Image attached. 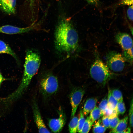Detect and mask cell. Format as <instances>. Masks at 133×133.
Listing matches in <instances>:
<instances>
[{"instance_id": "cell-12", "label": "cell", "mask_w": 133, "mask_h": 133, "mask_svg": "<svg viewBox=\"0 0 133 133\" xmlns=\"http://www.w3.org/2000/svg\"><path fill=\"white\" fill-rule=\"evenodd\" d=\"M97 99L95 98L88 99L85 102L82 112L84 116H86L96 107Z\"/></svg>"}, {"instance_id": "cell-30", "label": "cell", "mask_w": 133, "mask_h": 133, "mask_svg": "<svg viewBox=\"0 0 133 133\" xmlns=\"http://www.w3.org/2000/svg\"><path fill=\"white\" fill-rule=\"evenodd\" d=\"M112 110L108 106V107L105 111L103 115L109 117L112 113Z\"/></svg>"}, {"instance_id": "cell-10", "label": "cell", "mask_w": 133, "mask_h": 133, "mask_svg": "<svg viewBox=\"0 0 133 133\" xmlns=\"http://www.w3.org/2000/svg\"><path fill=\"white\" fill-rule=\"evenodd\" d=\"M33 28V26L20 28L7 25L0 27V33L8 34L21 33L29 32Z\"/></svg>"}, {"instance_id": "cell-22", "label": "cell", "mask_w": 133, "mask_h": 133, "mask_svg": "<svg viewBox=\"0 0 133 133\" xmlns=\"http://www.w3.org/2000/svg\"><path fill=\"white\" fill-rule=\"evenodd\" d=\"M112 94L118 102L123 101V97L121 92L119 90L115 89L111 90Z\"/></svg>"}, {"instance_id": "cell-3", "label": "cell", "mask_w": 133, "mask_h": 133, "mask_svg": "<svg viewBox=\"0 0 133 133\" xmlns=\"http://www.w3.org/2000/svg\"><path fill=\"white\" fill-rule=\"evenodd\" d=\"M90 73L93 79L104 85L113 76V74L106 65L99 59H96L92 65Z\"/></svg>"}, {"instance_id": "cell-17", "label": "cell", "mask_w": 133, "mask_h": 133, "mask_svg": "<svg viewBox=\"0 0 133 133\" xmlns=\"http://www.w3.org/2000/svg\"><path fill=\"white\" fill-rule=\"evenodd\" d=\"M101 116V114L100 111L99 107L96 106L90 112L89 116L93 122L99 119Z\"/></svg>"}, {"instance_id": "cell-2", "label": "cell", "mask_w": 133, "mask_h": 133, "mask_svg": "<svg viewBox=\"0 0 133 133\" xmlns=\"http://www.w3.org/2000/svg\"><path fill=\"white\" fill-rule=\"evenodd\" d=\"M41 62L40 56L36 52L31 50L26 54L24 71L21 83L17 89L6 97L4 101L7 104L13 103L20 98L28 86L33 77L37 72Z\"/></svg>"}, {"instance_id": "cell-15", "label": "cell", "mask_w": 133, "mask_h": 133, "mask_svg": "<svg viewBox=\"0 0 133 133\" xmlns=\"http://www.w3.org/2000/svg\"><path fill=\"white\" fill-rule=\"evenodd\" d=\"M71 118L68 125L69 132L76 133L77 132L79 118L77 116H74Z\"/></svg>"}, {"instance_id": "cell-27", "label": "cell", "mask_w": 133, "mask_h": 133, "mask_svg": "<svg viewBox=\"0 0 133 133\" xmlns=\"http://www.w3.org/2000/svg\"><path fill=\"white\" fill-rule=\"evenodd\" d=\"M101 122L104 126L106 128H109L110 124V119L109 117L105 115L103 116Z\"/></svg>"}, {"instance_id": "cell-25", "label": "cell", "mask_w": 133, "mask_h": 133, "mask_svg": "<svg viewBox=\"0 0 133 133\" xmlns=\"http://www.w3.org/2000/svg\"><path fill=\"white\" fill-rule=\"evenodd\" d=\"M118 116L109 118L110 124L109 128L112 130L115 128L120 121Z\"/></svg>"}, {"instance_id": "cell-34", "label": "cell", "mask_w": 133, "mask_h": 133, "mask_svg": "<svg viewBox=\"0 0 133 133\" xmlns=\"http://www.w3.org/2000/svg\"><path fill=\"white\" fill-rule=\"evenodd\" d=\"M29 2L30 6L32 7L35 1L36 0H28Z\"/></svg>"}, {"instance_id": "cell-5", "label": "cell", "mask_w": 133, "mask_h": 133, "mask_svg": "<svg viewBox=\"0 0 133 133\" xmlns=\"http://www.w3.org/2000/svg\"><path fill=\"white\" fill-rule=\"evenodd\" d=\"M40 87L42 92L45 96H49L52 95L58 90V80L53 75H48L41 79L40 83Z\"/></svg>"}, {"instance_id": "cell-20", "label": "cell", "mask_w": 133, "mask_h": 133, "mask_svg": "<svg viewBox=\"0 0 133 133\" xmlns=\"http://www.w3.org/2000/svg\"><path fill=\"white\" fill-rule=\"evenodd\" d=\"M94 122L91 120L89 116L85 120L82 129L81 133H88L90 130Z\"/></svg>"}, {"instance_id": "cell-26", "label": "cell", "mask_w": 133, "mask_h": 133, "mask_svg": "<svg viewBox=\"0 0 133 133\" xmlns=\"http://www.w3.org/2000/svg\"><path fill=\"white\" fill-rule=\"evenodd\" d=\"M129 123L131 127H133V99L131 100L129 111Z\"/></svg>"}, {"instance_id": "cell-31", "label": "cell", "mask_w": 133, "mask_h": 133, "mask_svg": "<svg viewBox=\"0 0 133 133\" xmlns=\"http://www.w3.org/2000/svg\"><path fill=\"white\" fill-rule=\"evenodd\" d=\"M10 79L6 78L3 77L0 71V87L1 86L2 83L4 81L9 80Z\"/></svg>"}, {"instance_id": "cell-14", "label": "cell", "mask_w": 133, "mask_h": 133, "mask_svg": "<svg viewBox=\"0 0 133 133\" xmlns=\"http://www.w3.org/2000/svg\"><path fill=\"white\" fill-rule=\"evenodd\" d=\"M128 121V116L120 120L115 128L112 130L110 133H122L127 128Z\"/></svg>"}, {"instance_id": "cell-21", "label": "cell", "mask_w": 133, "mask_h": 133, "mask_svg": "<svg viewBox=\"0 0 133 133\" xmlns=\"http://www.w3.org/2000/svg\"><path fill=\"white\" fill-rule=\"evenodd\" d=\"M84 116L82 110H81L80 112L79 118L78 119L77 132L81 133L82 129L86 120Z\"/></svg>"}, {"instance_id": "cell-8", "label": "cell", "mask_w": 133, "mask_h": 133, "mask_svg": "<svg viewBox=\"0 0 133 133\" xmlns=\"http://www.w3.org/2000/svg\"><path fill=\"white\" fill-rule=\"evenodd\" d=\"M32 108L34 121L39 133H50L42 117L38 105L35 100L33 101Z\"/></svg>"}, {"instance_id": "cell-19", "label": "cell", "mask_w": 133, "mask_h": 133, "mask_svg": "<svg viewBox=\"0 0 133 133\" xmlns=\"http://www.w3.org/2000/svg\"><path fill=\"white\" fill-rule=\"evenodd\" d=\"M126 61L132 64L133 62V47L124 50L122 55Z\"/></svg>"}, {"instance_id": "cell-32", "label": "cell", "mask_w": 133, "mask_h": 133, "mask_svg": "<svg viewBox=\"0 0 133 133\" xmlns=\"http://www.w3.org/2000/svg\"><path fill=\"white\" fill-rule=\"evenodd\" d=\"M89 3L93 4H97L98 1V0H86Z\"/></svg>"}, {"instance_id": "cell-16", "label": "cell", "mask_w": 133, "mask_h": 133, "mask_svg": "<svg viewBox=\"0 0 133 133\" xmlns=\"http://www.w3.org/2000/svg\"><path fill=\"white\" fill-rule=\"evenodd\" d=\"M107 99L108 107L112 110L116 109L118 101L112 96L110 89L109 90Z\"/></svg>"}, {"instance_id": "cell-4", "label": "cell", "mask_w": 133, "mask_h": 133, "mask_svg": "<svg viewBox=\"0 0 133 133\" xmlns=\"http://www.w3.org/2000/svg\"><path fill=\"white\" fill-rule=\"evenodd\" d=\"M106 65L110 70L115 72L123 70L126 61L122 55L115 51L109 52L106 57Z\"/></svg>"}, {"instance_id": "cell-6", "label": "cell", "mask_w": 133, "mask_h": 133, "mask_svg": "<svg viewBox=\"0 0 133 133\" xmlns=\"http://www.w3.org/2000/svg\"><path fill=\"white\" fill-rule=\"evenodd\" d=\"M85 92V90L83 88L80 87L74 88L71 91L70 95L71 107V118L74 116Z\"/></svg>"}, {"instance_id": "cell-33", "label": "cell", "mask_w": 133, "mask_h": 133, "mask_svg": "<svg viewBox=\"0 0 133 133\" xmlns=\"http://www.w3.org/2000/svg\"><path fill=\"white\" fill-rule=\"evenodd\" d=\"M131 132V129L130 128H127L123 131L122 133H130Z\"/></svg>"}, {"instance_id": "cell-11", "label": "cell", "mask_w": 133, "mask_h": 133, "mask_svg": "<svg viewBox=\"0 0 133 133\" xmlns=\"http://www.w3.org/2000/svg\"><path fill=\"white\" fill-rule=\"evenodd\" d=\"M17 0H0V8L8 14H14L16 11Z\"/></svg>"}, {"instance_id": "cell-23", "label": "cell", "mask_w": 133, "mask_h": 133, "mask_svg": "<svg viewBox=\"0 0 133 133\" xmlns=\"http://www.w3.org/2000/svg\"><path fill=\"white\" fill-rule=\"evenodd\" d=\"M116 109L118 115H123L124 113L126 111V108L123 101L118 102Z\"/></svg>"}, {"instance_id": "cell-18", "label": "cell", "mask_w": 133, "mask_h": 133, "mask_svg": "<svg viewBox=\"0 0 133 133\" xmlns=\"http://www.w3.org/2000/svg\"><path fill=\"white\" fill-rule=\"evenodd\" d=\"M101 119L99 120L94 125L93 128V132L94 133H104L106 128L101 123Z\"/></svg>"}, {"instance_id": "cell-9", "label": "cell", "mask_w": 133, "mask_h": 133, "mask_svg": "<svg viewBox=\"0 0 133 133\" xmlns=\"http://www.w3.org/2000/svg\"><path fill=\"white\" fill-rule=\"evenodd\" d=\"M116 40L123 50L133 47V41L131 36L125 33H119L115 37Z\"/></svg>"}, {"instance_id": "cell-7", "label": "cell", "mask_w": 133, "mask_h": 133, "mask_svg": "<svg viewBox=\"0 0 133 133\" xmlns=\"http://www.w3.org/2000/svg\"><path fill=\"white\" fill-rule=\"evenodd\" d=\"M58 118L50 119L48 120V125L54 133L60 132L62 130L66 122V116L63 111L60 110Z\"/></svg>"}, {"instance_id": "cell-24", "label": "cell", "mask_w": 133, "mask_h": 133, "mask_svg": "<svg viewBox=\"0 0 133 133\" xmlns=\"http://www.w3.org/2000/svg\"><path fill=\"white\" fill-rule=\"evenodd\" d=\"M107 107V99L106 98H104L100 102L98 107L101 112V116H103L105 111Z\"/></svg>"}, {"instance_id": "cell-1", "label": "cell", "mask_w": 133, "mask_h": 133, "mask_svg": "<svg viewBox=\"0 0 133 133\" xmlns=\"http://www.w3.org/2000/svg\"><path fill=\"white\" fill-rule=\"evenodd\" d=\"M78 34L70 21L63 18L59 22L55 33V48L58 51L73 52L79 47Z\"/></svg>"}, {"instance_id": "cell-28", "label": "cell", "mask_w": 133, "mask_h": 133, "mask_svg": "<svg viewBox=\"0 0 133 133\" xmlns=\"http://www.w3.org/2000/svg\"><path fill=\"white\" fill-rule=\"evenodd\" d=\"M127 15L129 19L132 21L133 20V5L130 6L127 10Z\"/></svg>"}, {"instance_id": "cell-13", "label": "cell", "mask_w": 133, "mask_h": 133, "mask_svg": "<svg viewBox=\"0 0 133 133\" xmlns=\"http://www.w3.org/2000/svg\"><path fill=\"white\" fill-rule=\"evenodd\" d=\"M0 53H6L10 54L19 62L18 58L14 52L8 45L1 40H0Z\"/></svg>"}, {"instance_id": "cell-29", "label": "cell", "mask_w": 133, "mask_h": 133, "mask_svg": "<svg viewBox=\"0 0 133 133\" xmlns=\"http://www.w3.org/2000/svg\"><path fill=\"white\" fill-rule=\"evenodd\" d=\"M133 0H122L120 2L119 5H133Z\"/></svg>"}]
</instances>
